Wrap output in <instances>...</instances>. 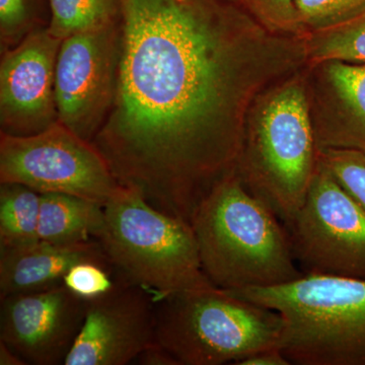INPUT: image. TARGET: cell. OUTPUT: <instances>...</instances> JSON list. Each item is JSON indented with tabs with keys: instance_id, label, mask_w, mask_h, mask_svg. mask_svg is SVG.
<instances>
[{
	"instance_id": "obj_25",
	"label": "cell",
	"mask_w": 365,
	"mask_h": 365,
	"mask_svg": "<svg viewBox=\"0 0 365 365\" xmlns=\"http://www.w3.org/2000/svg\"><path fill=\"white\" fill-rule=\"evenodd\" d=\"M292 362L283 354L279 348L262 350L250 355L235 365H290Z\"/></svg>"
},
{
	"instance_id": "obj_14",
	"label": "cell",
	"mask_w": 365,
	"mask_h": 365,
	"mask_svg": "<svg viewBox=\"0 0 365 365\" xmlns=\"http://www.w3.org/2000/svg\"><path fill=\"white\" fill-rule=\"evenodd\" d=\"M83 262H95L114 272L97 240L76 244L38 241L0 248V299L63 285L66 273Z\"/></svg>"
},
{
	"instance_id": "obj_26",
	"label": "cell",
	"mask_w": 365,
	"mask_h": 365,
	"mask_svg": "<svg viewBox=\"0 0 365 365\" xmlns=\"http://www.w3.org/2000/svg\"><path fill=\"white\" fill-rule=\"evenodd\" d=\"M0 365H28V362L13 348L0 341Z\"/></svg>"
},
{
	"instance_id": "obj_22",
	"label": "cell",
	"mask_w": 365,
	"mask_h": 365,
	"mask_svg": "<svg viewBox=\"0 0 365 365\" xmlns=\"http://www.w3.org/2000/svg\"><path fill=\"white\" fill-rule=\"evenodd\" d=\"M115 281L113 271L95 262H83L66 273L63 284L81 299L91 300L110 292Z\"/></svg>"
},
{
	"instance_id": "obj_20",
	"label": "cell",
	"mask_w": 365,
	"mask_h": 365,
	"mask_svg": "<svg viewBox=\"0 0 365 365\" xmlns=\"http://www.w3.org/2000/svg\"><path fill=\"white\" fill-rule=\"evenodd\" d=\"M319 158L365 213V153L357 150H319Z\"/></svg>"
},
{
	"instance_id": "obj_15",
	"label": "cell",
	"mask_w": 365,
	"mask_h": 365,
	"mask_svg": "<svg viewBox=\"0 0 365 365\" xmlns=\"http://www.w3.org/2000/svg\"><path fill=\"white\" fill-rule=\"evenodd\" d=\"M104 222L102 204L68 194H41L40 241L76 244L96 240Z\"/></svg>"
},
{
	"instance_id": "obj_5",
	"label": "cell",
	"mask_w": 365,
	"mask_h": 365,
	"mask_svg": "<svg viewBox=\"0 0 365 365\" xmlns=\"http://www.w3.org/2000/svg\"><path fill=\"white\" fill-rule=\"evenodd\" d=\"M97 241L115 276L143 288L155 302L215 287L204 273L189 222L153 207L135 189L120 186L104 206Z\"/></svg>"
},
{
	"instance_id": "obj_4",
	"label": "cell",
	"mask_w": 365,
	"mask_h": 365,
	"mask_svg": "<svg viewBox=\"0 0 365 365\" xmlns=\"http://www.w3.org/2000/svg\"><path fill=\"white\" fill-rule=\"evenodd\" d=\"M227 292L280 314L279 349L292 364L365 365V279L304 275Z\"/></svg>"
},
{
	"instance_id": "obj_1",
	"label": "cell",
	"mask_w": 365,
	"mask_h": 365,
	"mask_svg": "<svg viewBox=\"0 0 365 365\" xmlns=\"http://www.w3.org/2000/svg\"><path fill=\"white\" fill-rule=\"evenodd\" d=\"M116 95L93 143L121 186L191 223L237 170L256 98L307 66L304 40L213 0H119Z\"/></svg>"
},
{
	"instance_id": "obj_24",
	"label": "cell",
	"mask_w": 365,
	"mask_h": 365,
	"mask_svg": "<svg viewBox=\"0 0 365 365\" xmlns=\"http://www.w3.org/2000/svg\"><path fill=\"white\" fill-rule=\"evenodd\" d=\"M135 362L140 365H179L175 357L157 341L148 346Z\"/></svg>"
},
{
	"instance_id": "obj_21",
	"label": "cell",
	"mask_w": 365,
	"mask_h": 365,
	"mask_svg": "<svg viewBox=\"0 0 365 365\" xmlns=\"http://www.w3.org/2000/svg\"><path fill=\"white\" fill-rule=\"evenodd\" d=\"M250 13L273 33L302 38L304 30L297 19L295 0H244Z\"/></svg>"
},
{
	"instance_id": "obj_9",
	"label": "cell",
	"mask_w": 365,
	"mask_h": 365,
	"mask_svg": "<svg viewBox=\"0 0 365 365\" xmlns=\"http://www.w3.org/2000/svg\"><path fill=\"white\" fill-rule=\"evenodd\" d=\"M121 30L119 20L62 41L55 71L61 124L93 143L116 95Z\"/></svg>"
},
{
	"instance_id": "obj_3",
	"label": "cell",
	"mask_w": 365,
	"mask_h": 365,
	"mask_svg": "<svg viewBox=\"0 0 365 365\" xmlns=\"http://www.w3.org/2000/svg\"><path fill=\"white\" fill-rule=\"evenodd\" d=\"M318 163L307 73L300 69L254 101L237 173L287 227L306 199Z\"/></svg>"
},
{
	"instance_id": "obj_11",
	"label": "cell",
	"mask_w": 365,
	"mask_h": 365,
	"mask_svg": "<svg viewBox=\"0 0 365 365\" xmlns=\"http://www.w3.org/2000/svg\"><path fill=\"white\" fill-rule=\"evenodd\" d=\"M114 287L86 300L85 321L64 365H127L155 341V302L115 276Z\"/></svg>"
},
{
	"instance_id": "obj_6",
	"label": "cell",
	"mask_w": 365,
	"mask_h": 365,
	"mask_svg": "<svg viewBox=\"0 0 365 365\" xmlns=\"http://www.w3.org/2000/svg\"><path fill=\"white\" fill-rule=\"evenodd\" d=\"M281 332L277 312L215 287L155 302V341L179 365L237 364L279 348Z\"/></svg>"
},
{
	"instance_id": "obj_23",
	"label": "cell",
	"mask_w": 365,
	"mask_h": 365,
	"mask_svg": "<svg viewBox=\"0 0 365 365\" xmlns=\"http://www.w3.org/2000/svg\"><path fill=\"white\" fill-rule=\"evenodd\" d=\"M26 0H0V41L2 52L18 45L28 34Z\"/></svg>"
},
{
	"instance_id": "obj_7",
	"label": "cell",
	"mask_w": 365,
	"mask_h": 365,
	"mask_svg": "<svg viewBox=\"0 0 365 365\" xmlns=\"http://www.w3.org/2000/svg\"><path fill=\"white\" fill-rule=\"evenodd\" d=\"M0 182L106 205L121 185L93 143L57 122L29 136L0 133Z\"/></svg>"
},
{
	"instance_id": "obj_12",
	"label": "cell",
	"mask_w": 365,
	"mask_h": 365,
	"mask_svg": "<svg viewBox=\"0 0 365 365\" xmlns=\"http://www.w3.org/2000/svg\"><path fill=\"white\" fill-rule=\"evenodd\" d=\"M86 304L64 284L2 297L0 341L28 364H64L85 321Z\"/></svg>"
},
{
	"instance_id": "obj_13",
	"label": "cell",
	"mask_w": 365,
	"mask_h": 365,
	"mask_svg": "<svg viewBox=\"0 0 365 365\" xmlns=\"http://www.w3.org/2000/svg\"><path fill=\"white\" fill-rule=\"evenodd\" d=\"M307 66L317 148L365 153V62L333 59Z\"/></svg>"
},
{
	"instance_id": "obj_8",
	"label": "cell",
	"mask_w": 365,
	"mask_h": 365,
	"mask_svg": "<svg viewBox=\"0 0 365 365\" xmlns=\"http://www.w3.org/2000/svg\"><path fill=\"white\" fill-rule=\"evenodd\" d=\"M287 228L304 275L365 279V213L319 158L306 199Z\"/></svg>"
},
{
	"instance_id": "obj_17",
	"label": "cell",
	"mask_w": 365,
	"mask_h": 365,
	"mask_svg": "<svg viewBox=\"0 0 365 365\" xmlns=\"http://www.w3.org/2000/svg\"><path fill=\"white\" fill-rule=\"evenodd\" d=\"M51 20L48 32L58 40L90 32L120 18L119 0H48Z\"/></svg>"
},
{
	"instance_id": "obj_18",
	"label": "cell",
	"mask_w": 365,
	"mask_h": 365,
	"mask_svg": "<svg viewBox=\"0 0 365 365\" xmlns=\"http://www.w3.org/2000/svg\"><path fill=\"white\" fill-rule=\"evenodd\" d=\"M307 64L327 60L365 62V13L343 25L302 37Z\"/></svg>"
},
{
	"instance_id": "obj_10",
	"label": "cell",
	"mask_w": 365,
	"mask_h": 365,
	"mask_svg": "<svg viewBox=\"0 0 365 365\" xmlns=\"http://www.w3.org/2000/svg\"><path fill=\"white\" fill-rule=\"evenodd\" d=\"M62 41L34 29L0 62V133L29 136L59 121L55 71Z\"/></svg>"
},
{
	"instance_id": "obj_19",
	"label": "cell",
	"mask_w": 365,
	"mask_h": 365,
	"mask_svg": "<svg viewBox=\"0 0 365 365\" xmlns=\"http://www.w3.org/2000/svg\"><path fill=\"white\" fill-rule=\"evenodd\" d=\"M304 36L343 25L365 13V0H295Z\"/></svg>"
},
{
	"instance_id": "obj_2",
	"label": "cell",
	"mask_w": 365,
	"mask_h": 365,
	"mask_svg": "<svg viewBox=\"0 0 365 365\" xmlns=\"http://www.w3.org/2000/svg\"><path fill=\"white\" fill-rule=\"evenodd\" d=\"M190 225L204 273L215 287H276L304 276L287 227L237 170L205 197Z\"/></svg>"
},
{
	"instance_id": "obj_16",
	"label": "cell",
	"mask_w": 365,
	"mask_h": 365,
	"mask_svg": "<svg viewBox=\"0 0 365 365\" xmlns=\"http://www.w3.org/2000/svg\"><path fill=\"white\" fill-rule=\"evenodd\" d=\"M41 194L25 185L0 182V248L40 241Z\"/></svg>"
}]
</instances>
